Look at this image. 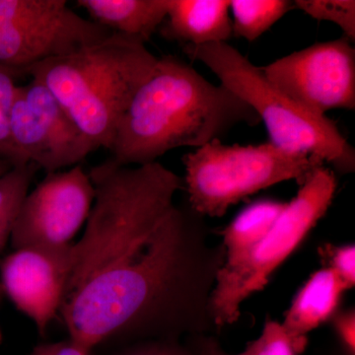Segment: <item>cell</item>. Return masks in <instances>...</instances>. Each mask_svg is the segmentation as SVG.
<instances>
[{"label": "cell", "mask_w": 355, "mask_h": 355, "mask_svg": "<svg viewBox=\"0 0 355 355\" xmlns=\"http://www.w3.org/2000/svg\"><path fill=\"white\" fill-rule=\"evenodd\" d=\"M345 291L342 280L330 268L317 270L301 287L280 323L297 354L304 352L308 334L336 314Z\"/></svg>", "instance_id": "cell-13"}, {"label": "cell", "mask_w": 355, "mask_h": 355, "mask_svg": "<svg viewBox=\"0 0 355 355\" xmlns=\"http://www.w3.org/2000/svg\"><path fill=\"white\" fill-rule=\"evenodd\" d=\"M287 202L275 200H257L245 207L221 231L225 261L241 258L268 235L286 209Z\"/></svg>", "instance_id": "cell-15"}, {"label": "cell", "mask_w": 355, "mask_h": 355, "mask_svg": "<svg viewBox=\"0 0 355 355\" xmlns=\"http://www.w3.org/2000/svg\"><path fill=\"white\" fill-rule=\"evenodd\" d=\"M88 175L94 202L58 310L69 340L93 352L216 331L209 302L225 250L175 202L184 180L158 161L106 160Z\"/></svg>", "instance_id": "cell-1"}, {"label": "cell", "mask_w": 355, "mask_h": 355, "mask_svg": "<svg viewBox=\"0 0 355 355\" xmlns=\"http://www.w3.org/2000/svg\"><path fill=\"white\" fill-rule=\"evenodd\" d=\"M294 8L287 0H233L232 33L238 38L254 42Z\"/></svg>", "instance_id": "cell-16"}, {"label": "cell", "mask_w": 355, "mask_h": 355, "mask_svg": "<svg viewBox=\"0 0 355 355\" xmlns=\"http://www.w3.org/2000/svg\"><path fill=\"white\" fill-rule=\"evenodd\" d=\"M188 205L200 216L222 217L229 207L286 181L302 184L324 165L308 154L291 153L270 141L227 146L214 140L183 158Z\"/></svg>", "instance_id": "cell-6"}, {"label": "cell", "mask_w": 355, "mask_h": 355, "mask_svg": "<svg viewBox=\"0 0 355 355\" xmlns=\"http://www.w3.org/2000/svg\"><path fill=\"white\" fill-rule=\"evenodd\" d=\"M189 58L211 70L263 121L270 144L329 163L340 174L355 169V151L328 116L309 113L275 87L261 71L227 43L184 46Z\"/></svg>", "instance_id": "cell-4"}, {"label": "cell", "mask_w": 355, "mask_h": 355, "mask_svg": "<svg viewBox=\"0 0 355 355\" xmlns=\"http://www.w3.org/2000/svg\"><path fill=\"white\" fill-rule=\"evenodd\" d=\"M76 3L95 24L146 44L168 11V0H78Z\"/></svg>", "instance_id": "cell-14"}, {"label": "cell", "mask_w": 355, "mask_h": 355, "mask_svg": "<svg viewBox=\"0 0 355 355\" xmlns=\"http://www.w3.org/2000/svg\"><path fill=\"white\" fill-rule=\"evenodd\" d=\"M12 167L14 166L10 162H8V161L0 159V177L8 172Z\"/></svg>", "instance_id": "cell-26"}, {"label": "cell", "mask_w": 355, "mask_h": 355, "mask_svg": "<svg viewBox=\"0 0 355 355\" xmlns=\"http://www.w3.org/2000/svg\"><path fill=\"white\" fill-rule=\"evenodd\" d=\"M261 123L251 107L181 58H157L114 132L109 162L141 166L180 147L200 148L238 125Z\"/></svg>", "instance_id": "cell-2"}, {"label": "cell", "mask_w": 355, "mask_h": 355, "mask_svg": "<svg viewBox=\"0 0 355 355\" xmlns=\"http://www.w3.org/2000/svg\"><path fill=\"white\" fill-rule=\"evenodd\" d=\"M10 135L23 161L46 173L80 165L95 151L55 95L34 78L16 90Z\"/></svg>", "instance_id": "cell-9"}, {"label": "cell", "mask_w": 355, "mask_h": 355, "mask_svg": "<svg viewBox=\"0 0 355 355\" xmlns=\"http://www.w3.org/2000/svg\"><path fill=\"white\" fill-rule=\"evenodd\" d=\"M116 355H195L182 340H146L123 347Z\"/></svg>", "instance_id": "cell-22"}, {"label": "cell", "mask_w": 355, "mask_h": 355, "mask_svg": "<svg viewBox=\"0 0 355 355\" xmlns=\"http://www.w3.org/2000/svg\"><path fill=\"white\" fill-rule=\"evenodd\" d=\"M227 0H168L167 15L159 31L182 46L226 43L233 36Z\"/></svg>", "instance_id": "cell-12"}, {"label": "cell", "mask_w": 355, "mask_h": 355, "mask_svg": "<svg viewBox=\"0 0 355 355\" xmlns=\"http://www.w3.org/2000/svg\"><path fill=\"white\" fill-rule=\"evenodd\" d=\"M2 342V334H1V331H0V343H1Z\"/></svg>", "instance_id": "cell-27"}, {"label": "cell", "mask_w": 355, "mask_h": 355, "mask_svg": "<svg viewBox=\"0 0 355 355\" xmlns=\"http://www.w3.org/2000/svg\"><path fill=\"white\" fill-rule=\"evenodd\" d=\"M184 345L195 355H240L231 354L225 352L216 336L211 334H198L187 336Z\"/></svg>", "instance_id": "cell-24"}, {"label": "cell", "mask_w": 355, "mask_h": 355, "mask_svg": "<svg viewBox=\"0 0 355 355\" xmlns=\"http://www.w3.org/2000/svg\"><path fill=\"white\" fill-rule=\"evenodd\" d=\"M268 80L319 116L355 108V50L349 39L317 43L261 67Z\"/></svg>", "instance_id": "cell-8"}, {"label": "cell", "mask_w": 355, "mask_h": 355, "mask_svg": "<svg viewBox=\"0 0 355 355\" xmlns=\"http://www.w3.org/2000/svg\"><path fill=\"white\" fill-rule=\"evenodd\" d=\"M326 268H330L342 280L347 291L355 286V246L354 244L336 246L333 244H324L319 248Z\"/></svg>", "instance_id": "cell-21"}, {"label": "cell", "mask_w": 355, "mask_h": 355, "mask_svg": "<svg viewBox=\"0 0 355 355\" xmlns=\"http://www.w3.org/2000/svg\"><path fill=\"white\" fill-rule=\"evenodd\" d=\"M240 355H298L282 324L266 320L261 336L248 343Z\"/></svg>", "instance_id": "cell-20"}, {"label": "cell", "mask_w": 355, "mask_h": 355, "mask_svg": "<svg viewBox=\"0 0 355 355\" xmlns=\"http://www.w3.org/2000/svg\"><path fill=\"white\" fill-rule=\"evenodd\" d=\"M294 7L310 17L335 23L345 33V38L355 39V1L352 0H297Z\"/></svg>", "instance_id": "cell-19"}, {"label": "cell", "mask_w": 355, "mask_h": 355, "mask_svg": "<svg viewBox=\"0 0 355 355\" xmlns=\"http://www.w3.org/2000/svg\"><path fill=\"white\" fill-rule=\"evenodd\" d=\"M24 76L21 71L0 64V159L13 166L28 164L21 158L10 135V114L18 85L16 79Z\"/></svg>", "instance_id": "cell-18"}, {"label": "cell", "mask_w": 355, "mask_h": 355, "mask_svg": "<svg viewBox=\"0 0 355 355\" xmlns=\"http://www.w3.org/2000/svg\"><path fill=\"white\" fill-rule=\"evenodd\" d=\"M73 244L16 250L0 263L1 287L44 335L58 316L73 261Z\"/></svg>", "instance_id": "cell-11"}, {"label": "cell", "mask_w": 355, "mask_h": 355, "mask_svg": "<svg viewBox=\"0 0 355 355\" xmlns=\"http://www.w3.org/2000/svg\"><path fill=\"white\" fill-rule=\"evenodd\" d=\"M336 184L330 168L313 170L268 235L241 258L223 263L209 302L216 333L239 320L243 303L266 288L273 272L323 218L335 198Z\"/></svg>", "instance_id": "cell-5"}, {"label": "cell", "mask_w": 355, "mask_h": 355, "mask_svg": "<svg viewBox=\"0 0 355 355\" xmlns=\"http://www.w3.org/2000/svg\"><path fill=\"white\" fill-rule=\"evenodd\" d=\"M71 340L37 345L30 355H93Z\"/></svg>", "instance_id": "cell-25"}, {"label": "cell", "mask_w": 355, "mask_h": 355, "mask_svg": "<svg viewBox=\"0 0 355 355\" xmlns=\"http://www.w3.org/2000/svg\"><path fill=\"white\" fill-rule=\"evenodd\" d=\"M113 34L64 0H0V64L18 71Z\"/></svg>", "instance_id": "cell-7"}, {"label": "cell", "mask_w": 355, "mask_h": 355, "mask_svg": "<svg viewBox=\"0 0 355 355\" xmlns=\"http://www.w3.org/2000/svg\"><path fill=\"white\" fill-rule=\"evenodd\" d=\"M38 170L34 163H28L14 166L0 177V254L10 241L21 205Z\"/></svg>", "instance_id": "cell-17"}, {"label": "cell", "mask_w": 355, "mask_h": 355, "mask_svg": "<svg viewBox=\"0 0 355 355\" xmlns=\"http://www.w3.org/2000/svg\"><path fill=\"white\" fill-rule=\"evenodd\" d=\"M334 328L349 355H355V313L354 309L336 313L333 318Z\"/></svg>", "instance_id": "cell-23"}, {"label": "cell", "mask_w": 355, "mask_h": 355, "mask_svg": "<svg viewBox=\"0 0 355 355\" xmlns=\"http://www.w3.org/2000/svg\"><path fill=\"white\" fill-rule=\"evenodd\" d=\"M95 190L83 166L46 173L21 205L10 242L14 251L70 244L87 220Z\"/></svg>", "instance_id": "cell-10"}, {"label": "cell", "mask_w": 355, "mask_h": 355, "mask_svg": "<svg viewBox=\"0 0 355 355\" xmlns=\"http://www.w3.org/2000/svg\"><path fill=\"white\" fill-rule=\"evenodd\" d=\"M157 58L121 34L50 58L25 71L55 95L94 150L111 149L119 121Z\"/></svg>", "instance_id": "cell-3"}]
</instances>
